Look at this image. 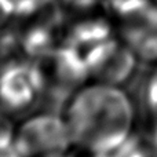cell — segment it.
I'll use <instances>...</instances> for the list:
<instances>
[{"label":"cell","mask_w":157,"mask_h":157,"mask_svg":"<svg viewBox=\"0 0 157 157\" xmlns=\"http://www.w3.org/2000/svg\"><path fill=\"white\" fill-rule=\"evenodd\" d=\"M65 120L75 146L92 155L112 153L132 134L135 110L119 86L84 84L66 102Z\"/></svg>","instance_id":"6da1fadb"},{"label":"cell","mask_w":157,"mask_h":157,"mask_svg":"<svg viewBox=\"0 0 157 157\" xmlns=\"http://www.w3.org/2000/svg\"><path fill=\"white\" fill-rule=\"evenodd\" d=\"M14 141L22 157H59L73 145L65 117L51 112L26 119Z\"/></svg>","instance_id":"7a4b0ae2"},{"label":"cell","mask_w":157,"mask_h":157,"mask_svg":"<svg viewBox=\"0 0 157 157\" xmlns=\"http://www.w3.org/2000/svg\"><path fill=\"white\" fill-rule=\"evenodd\" d=\"M46 81L37 62H13L0 72V109L22 113L43 97Z\"/></svg>","instance_id":"3957f363"},{"label":"cell","mask_w":157,"mask_h":157,"mask_svg":"<svg viewBox=\"0 0 157 157\" xmlns=\"http://www.w3.org/2000/svg\"><path fill=\"white\" fill-rule=\"evenodd\" d=\"M90 77L98 83L121 86L134 76L136 55L117 39H108L84 52Z\"/></svg>","instance_id":"277c9868"},{"label":"cell","mask_w":157,"mask_h":157,"mask_svg":"<svg viewBox=\"0 0 157 157\" xmlns=\"http://www.w3.org/2000/svg\"><path fill=\"white\" fill-rule=\"evenodd\" d=\"M120 40L146 63L157 62V4L149 3L120 19Z\"/></svg>","instance_id":"5b68a950"},{"label":"cell","mask_w":157,"mask_h":157,"mask_svg":"<svg viewBox=\"0 0 157 157\" xmlns=\"http://www.w3.org/2000/svg\"><path fill=\"white\" fill-rule=\"evenodd\" d=\"M108 39H112L110 25L102 18H88L69 29L65 43L86 52Z\"/></svg>","instance_id":"8992f818"},{"label":"cell","mask_w":157,"mask_h":157,"mask_svg":"<svg viewBox=\"0 0 157 157\" xmlns=\"http://www.w3.org/2000/svg\"><path fill=\"white\" fill-rule=\"evenodd\" d=\"M19 46L35 61L47 57L52 52L55 47V37L52 33V25L50 22H43L40 25L29 28L19 37Z\"/></svg>","instance_id":"52a82bcc"},{"label":"cell","mask_w":157,"mask_h":157,"mask_svg":"<svg viewBox=\"0 0 157 157\" xmlns=\"http://www.w3.org/2000/svg\"><path fill=\"white\" fill-rule=\"evenodd\" d=\"M54 0H0V14L11 18H29L39 15Z\"/></svg>","instance_id":"ba28073f"},{"label":"cell","mask_w":157,"mask_h":157,"mask_svg":"<svg viewBox=\"0 0 157 157\" xmlns=\"http://www.w3.org/2000/svg\"><path fill=\"white\" fill-rule=\"evenodd\" d=\"M108 10L119 19L125 18L152 3V0H102Z\"/></svg>","instance_id":"9c48e42d"},{"label":"cell","mask_w":157,"mask_h":157,"mask_svg":"<svg viewBox=\"0 0 157 157\" xmlns=\"http://www.w3.org/2000/svg\"><path fill=\"white\" fill-rule=\"evenodd\" d=\"M0 157H22L14 141V134H0Z\"/></svg>","instance_id":"30bf717a"},{"label":"cell","mask_w":157,"mask_h":157,"mask_svg":"<svg viewBox=\"0 0 157 157\" xmlns=\"http://www.w3.org/2000/svg\"><path fill=\"white\" fill-rule=\"evenodd\" d=\"M61 2L69 8H73L77 11H87L91 10L101 0H61Z\"/></svg>","instance_id":"8fae6325"},{"label":"cell","mask_w":157,"mask_h":157,"mask_svg":"<svg viewBox=\"0 0 157 157\" xmlns=\"http://www.w3.org/2000/svg\"><path fill=\"white\" fill-rule=\"evenodd\" d=\"M152 3H155V4H157V0H152Z\"/></svg>","instance_id":"7c38bea8"},{"label":"cell","mask_w":157,"mask_h":157,"mask_svg":"<svg viewBox=\"0 0 157 157\" xmlns=\"http://www.w3.org/2000/svg\"><path fill=\"white\" fill-rule=\"evenodd\" d=\"M59 157H68V156H65V155H63V156H59Z\"/></svg>","instance_id":"4fadbf2b"}]
</instances>
